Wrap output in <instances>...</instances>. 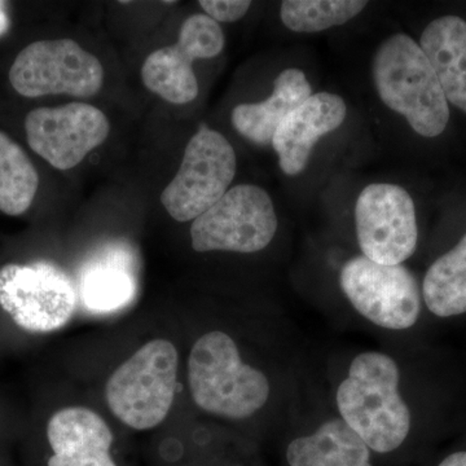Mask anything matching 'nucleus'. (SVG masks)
Listing matches in <instances>:
<instances>
[{"mask_svg":"<svg viewBox=\"0 0 466 466\" xmlns=\"http://www.w3.org/2000/svg\"><path fill=\"white\" fill-rule=\"evenodd\" d=\"M177 348L152 339L116 368L106 386L113 415L135 431H148L165 421L174 403L177 377Z\"/></svg>","mask_w":466,"mask_h":466,"instance_id":"nucleus-4","label":"nucleus"},{"mask_svg":"<svg viewBox=\"0 0 466 466\" xmlns=\"http://www.w3.org/2000/svg\"><path fill=\"white\" fill-rule=\"evenodd\" d=\"M9 26V20L7 12H5V3L0 2V35L7 32Z\"/></svg>","mask_w":466,"mask_h":466,"instance_id":"nucleus-24","label":"nucleus"},{"mask_svg":"<svg viewBox=\"0 0 466 466\" xmlns=\"http://www.w3.org/2000/svg\"><path fill=\"white\" fill-rule=\"evenodd\" d=\"M424 299L440 318L466 312V235L449 253L435 260L426 272Z\"/></svg>","mask_w":466,"mask_h":466,"instance_id":"nucleus-18","label":"nucleus"},{"mask_svg":"<svg viewBox=\"0 0 466 466\" xmlns=\"http://www.w3.org/2000/svg\"><path fill=\"white\" fill-rule=\"evenodd\" d=\"M38 187L39 175L25 150L0 131V211L12 217L25 213Z\"/></svg>","mask_w":466,"mask_h":466,"instance_id":"nucleus-19","label":"nucleus"},{"mask_svg":"<svg viewBox=\"0 0 466 466\" xmlns=\"http://www.w3.org/2000/svg\"><path fill=\"white\" fill-rule=\"evenodd\" d=\"M25 130L30 148L51 167L66 171L106 142L110 124L96 106L69 103L27 113Z\"/></svg>","mask_w":466,"mask_h":466,"instance_id":"nucleus-12","label":"nucleus"},{"mask_svg":"<svg viewBox=\"0 0 466 466\" xmlns=\"http://www.w3.org/2000/svg\"><path fill=\"white\" fill-rule=\"evenodd\" d=\"M359 247L380 265H400L417 247L416 208L410 193L391 183H373L355 207Z\"/></svg>","mask_w":466,"mask_h":466,"instance_id":"nucleus-10","label":"nucleus"},{"mask_svg":"<svg viewBox=\"0 0 466 466\" xmlns=\"http://www.w3.org/2000/svg\"><path fill=\"white\" fill-rule=\"evenodd\" d=\"M339 283L359 314L386 329L416 324L421 297L415 276L401 265H380L360 256L342 267Z\"/></svg>","mask_w":466,"mask_h":466,"instance_id":"nucleus-9","label":"nucleus"},{"mask_svg":"<svg viewBox=\"0 0 466 466\" xmlns=\"http://www.w3.org/2000/svg\"><path fill=\"white\" fill-rule=\"evenodd\" d=\"M0 306L27 332H54L75 314V284L51 262L9 263L0 269Z\"/></svg>","mask_w":466,"mask_h":466,"instance_id":"nucleus-7","label":"nucleus"},{"mask_svg":"<svg viewBox=\"0 0 466 466\" xmlns=\"http://www.w3.org/2000/svg\"><path fill=\"white\" fill-rule=\"evenodd\" d=\"M205 15L217 23H235L248 14L251 2L248 0H201Z\"/></svg>","mask_w":466,"mask_h":466,"instance_id":"nucleus-22","label":"nucleus"},{"mask_svg":"<svg viewBox=\"0 0 466 466\" xmlns=\"http://www.w3.org/2000/svg\"><path fill=\"white\" fill-rule=\"evenodd\" d=\"M236 167L231 143L202 126L189 140L173 182L162 192V205L177 222L195 220L226 195Z\"/></svg>","mask_w":466,"mask_h":466,"instance_id":"nucleus-6","label":"nucleus"},{"mask_svg":"<svg viewBox=\"0 0 466 466\" xmlns=\"http://www.w3.org/2000/svg\"><path fill=\"white\" fill-rule=\"evenodd\" d=\"M47 438L54 451L48 466H116L110 456L112 431L90 408L58 410L48 421Z\"/></svg>","mask_w":466,"mask_h":466,"instance_id":"nucleus-14","label":"nucleus"},{"mask_svg":"<svg viewBox=\"0 0 466 466\" xmlns=\"http://www.w3.org/2000/svg\"><path fill=\"white\" fill-rule=\"evenodd\" d=\"M345 100L330 92L311 95L279 126L272 139L279 165L294 177L305 170L315 144L345 122Z\"/></svg>","mask_w":466,"mask_h":466,"instance_id":"nucleus-13","label":"nucleus"},{"mask_svg":"<svg viewBox=\"0 0 466 466\" xmlns=\"http://www.w3.org/2000/svg\"><path fill=\"white\" fill-rule=\"evenodd\" d=\"M367 5L361 0H285L280 17L291 32L319 33L349 23Z\"/></svg>","mask_w":466,"mask_h":466,"instance_id":"nucleus-20","label":"nucleus"},{"mask_svg":"<svg viewBox=\"0 0 466 466\" xmlns=\"http://www.w3.org/2000/svg\"><path fill=\"white\" fill-rule=\"evenodd\" d=\"M193 401L205 412L226 419H247L262 410L269 382L256 368L242 361L228 334L213 330L193 345L188 359Z\"/></svg>","mask_w":466,"mask_h":466,"instance_id":"nucleus-3","label":"nucleus"},{"mask_svg":"<svg viewBox=\"0 0 466 466\" xmlns=\"http://www.w3.org/2000/svg\"><path fill=\"white\" fill-rule=\"evenodd\" d=\"M9 82L25 97L60 94L91 97L103 87L104 67L99 58L72 39L39 41L15 58Z\"/></svg>","mask_w":466,"mask_h":466,"instance_id":"nucleus-8","label":"nucleus"},{"mask_svg":"<svg viewBox=\"0 0 466 466\" xmlns=\"http://www.w3.org/2000/svg\"><path fill=\"white\" fill-rule=\"evenodd\" d=\"M343 421L370 450L388 453L406 441L410 412L400 394V368L382 352L358 355L337 391Z\"/></svg>","mask_w":466,"mask_h":466,"instance_id":"nucleus-1","label":"nucleus"},{"mask_svg":"<svg viewBox=\"0 0 466 466\" xmlns=\"http://www.w3.org/2000/svg\"><path fill=\"white\" fill-rule=\"evenodd\" d=\"M420 47L447 101L466 113V21L459 16L437 18L425 27Z\"/></svg>","mask_w":466,"mask_h":466,"instance_id":"nucleus-16","label":"nucleus"},{"mask_svg":"<svg viewBox=\"0 0 466 466\" xmlns=\"http://www.w3.org/2000/svg\"><path fill=\"white\" fill-rule=\"evenodd\" d=\"M373 82L382 103L407 119L417 134L437 137L450 121L446 99L431 61L407 34H394L377 48Z\"/></svg>","mask_w":466,"mask_h":466,"instance_id":"nucleus-2","label":"nucleus"},{"mask_svg":"<svg viewBox=\"0 0 466 466\" xmlns=\"http://www.w3.org/2000/svg\"><path fill=\"white\" fill-rule=\"evenodd\" d=\"M311 85L296 67L285 69L275 79L274 92L265 101L240 104L233 109V127L259 146H268L285 118L311 96Z\"/></svg>","mask_w":466,"mask_h":466,"instance_id":"nucleus-15","label":"nucleus"},{"mask_svg":"<svg viewBox=\"0 0 466 466\" xmlns=\"http://www.w3.org/2000/svg\"><path fill=\"white\" fill-rule=\"evenodd\" d=\"M81 291L88 309L112 311L133 299L134 279L125 271L124 267L97 265L85 275Z\"/></svg>","mask_w":466,"mask_h":466,"instance_id":"nucleus-21","label":"nucleus"},{"mask_svg":"<svg viewBox=\"0 0 466 466\" xmlns=\"http://www.w3.org/2000/svg\"><path fill=\"white\" fill-rule=\"evenodd\" d=\"M440 466H466V452H456L444 459Z\"/></svg>","mask_w":466,"mask_h":466,"instance_id":"nucleus-23","label":"nucleus"},{"mask_svg":"<svg viewBox=\"0 0 466 466\" xmlns=\"http://www.w3.org/2000/svg\"><path fill=\"white\" fill-rule=\"evenodd\" d=\"M225 43L217 21L208 15H192L184 21L175 45L152 52L144 61L143 84L168 103H191L198 96L193 61L217 57Z\"/></svg>","mask_w":466,"mask_h":466,"instance_id":"nucleus-11","label":"nucleus"},{"mask_svg":"<svg viewBox=\"0 0 466 466\" xmlns=\"http://www.w3.org/2000/svg\"><path fill=\"white\" fill-rule=\"evenodd\" d=\"M278 225L268 193L253 184H238L193 220L192 248L200 253H257L274 240Z\"/></svg>","mask_w":466,"mask_h":466,"instance_id":"nucleus-5","label":"nucleus"},{"mask_svg":"<svg viewBox=\"0 0 466 466\" xmlns=\"http://www.w3.org/2000/svg\"><path fill=\"white\" fill-rule=\"evenodd\" d=\"M287 460L290 466H372L370 447L342 419L290 441Z\"/></svg>","mask_w":466,"mask_h":466,"instance_id":"nucleus-17","label":"nucleus"}]
</instances>
